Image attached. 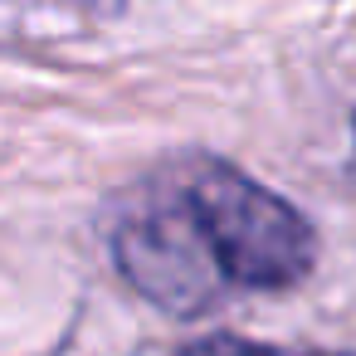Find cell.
Listing matches in <instances>:
<instances>
[{
	"instance_id": "cell-1",
	"label": "cell",
	"mask_w": 356,
	"mask_h": 356,
	"mask_svg": "<svg viewBox=\"0 0 356 356\" xmlns=\"http://www.w3.org/2000/svg\"><path fill=\"white\" fill-rule=\"evenodd\" d=\"M215 268L229 288H293L312 273L317 239L312 225L273 191H264L254 176L225 166V161H191L176 181Z\"/></svg>"
},
{
	"instance_id": "cell-2",
	"label": "cell",
	"mask_w": 356,
	"mask_h": 356,
	"mask_svg": "<svg viewBox=\"0 0 356 356\" xmlns=\"http://www.w3.org/2000/svg\"><path fill=\"white\" fill-rule=\"evenodd\" d=\"M113 259L118 273L156 307L166 312H205L210 302H220L229 293L225 273L215 268L176 181L152 191L137 210L122 215V225L113 229Z\"/></svg>"
},
{
	"instance_id": "cell-3",
	"label": "cell",
	"mask_w": 356,
	"mask_h": 356,
	"mask_svg": "<svg viewBox=\"0 0 356 356\" xmlns=\"http://www.w3.org/2000/svg\"><path fill=\"white\" fill-rule=\"evenodd\" d=\"M186 356H288V351L264 346V341H244V337H205V341L186 346Z\"/></svg>"
}]
</instances>
